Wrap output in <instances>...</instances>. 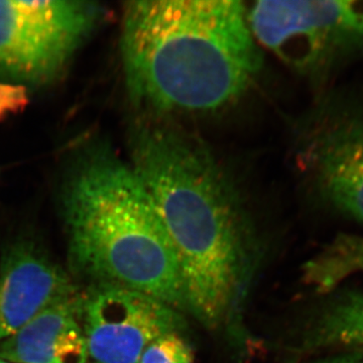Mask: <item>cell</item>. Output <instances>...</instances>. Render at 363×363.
I'll return each mask as SVG.
<instances>
[{"instance_id":"1","label":"cell","mask_w":363,"mask_h":363,"mask_svg":"<svg viewBox=\"0 0 363 363\" xmlns=\"http://www.w3.org/2000/svg\"><path fill=\"white\" fill-rule=\"evenodd\" d=\"M154 118L131 135L130 167L173 245L187 311L209 330L236 327L255 267L242 206L206 145Z\"/></svg>"},{"instance_id":"2","label":"cell","mask_w":363,"mask_h":363,"mask_svg":"<svg viewBox=\"0 0 363 363\" xmlns=\"http://www.w3.org/2000/svg\"><path fill=\"white\" fill-rule=\"evenodd\" d=\"M121 44L131 99L157 117L223 108L262 67L247 9L233 0L128 2Z\"/></svg>"},{"instance_id":"3","label":"cell","mask_w":363,"mask_h":363,"mask_svg":"<svg viewBox=\"0 0 363 363\" xmlns=\"http://www.w3.org/2000/svg\"><path fill=\"white\" fill-rule=\"evenodd\" d=\"M64 213L71 260L82 276L188 312L173 245L130 164L105 150L92 155L69 181Z\"/></svg>"},{"instance_id":"4","label":"cell","mask_w":363,"mask_h":363,"mask_svg":"<svg viewBox=\"0 0 363 363\" xmlns=\"http://www.w3.org/2000/svg\"><path fill=\"white\" fill-rule=\"evenodd\" d=\"M104 16L90 1H0V78L40 85L64 70Z\"/></svg>"},{"instance_id":"5","label":"cell","mask_w":363,"mask_h":363,"mask_svg":"<svg viewBox=\"0 0 363 363\" xmlns=\"http://www.w3.org/2000/svg\"><path fill=\"white\" fill-rule=\"evenodd\" d=\"M247 21L260 45L305 73L363 51V0L259 1Z\"/></svg>"},{"instance_id":"6","label":"cell","mask_w":363,"mask_h":363,"mask_svg":"<svg viewBox=\"0 0 363 363\" xmlns=\"http://www.w3.org/2000/svg\"><path fill=\"white\" fill-rule=\"evenodd\" d=\"M80 320L88 357L95 363H138L155 339L185 333L183 313L154 297L111 284L81 295Z\"/></svg>"},{"instance_id":"7","label":"cell","mask_w":363,"mask_h":363,"mask_svg":"<svg viewBox=\"0 0 363 363\" xmlns=\"http://www.w3.org/2000/svg\"><path fill=\"white\" fill-rule=\"evenodd\" d=\"M305 157L324 201L363 223V104L327 116L308 142Z\"/></svg>"},{"instance_id":"8","label":"cell","mask_w":363,"mask_h":363,"mask_svg":"<svg viewBox=\"0 0 363 363\" xmlns=\"http://www.w3.org/2000/svg\"><path fill=\"white\" fill-rule=\"evenodd\" d=\"M76 293L65 271L37 245L16 243L0 264V341Z\"/></svg>"},{"instance_id":"9","label":"cell","mask_w":363,"mask_h":363,"mask_svg":"<svg viewBox=\"0 0 363 363\" xmlns=\"http://www.w3.org/2000/svg\"><path fill=\"white\" fill-rule=\"evenodd\" d=\"M80 307L78 293L50 306L0 341V358L9 363L87 362Z\"/></svg>"},{"instance_id":"10","label":"cell","mask_w":363,"mask_h":363,"mask_svg":"<svg viewBox=\"0 0 363 363\" xmlns=\"http://www.w3.org/2000/svg\"><path fill=\"white\" fill-rule=\"evenodd\" d=\"M302 348L363 351V292L345 294L327 306L303 339Z\"/></svg>"},{"instance_id":"11","label":"cell","mask_w":363,"mask_h":363,"mask_svg":"<svg viewBox=\"0 0 363 363\" xmlns=\"http://www.w3.org/2000/svg\"><path fill=\"white\" fill-rule=\"evenodd\" d=\"M357 272H363V238L345 234L307 262L304 278L318 292L326 293Z\"/></svg>"},{"instance_id":"12","label":"cell","mask_w":363,"mask_h":363,"mask_svg":"<svg viewBox=\"0 0 363 363\" xmlns=\"http://www.w3.org/2000/svg\"><path fill=\"white\" fill-rule=\"evenodd\" d=\"M194 351L182 332L160 336L143 350L138 363H194Z\"/></svg>"},{"instance_id":"13","label":"cell","mask_w":363,"mask_h":363,"mask_svg":"<svg viewBox=\"0 0 363 363\" xmlns=\"http://www.w3.org/2000/svg\"><path fill=\"white\" fill-rule=\"evenodd\" d=\"M23 97L25 93L18 87L9 84L0 85V116L18 107L21 101H23Z\"/></svg>"},{"instance_id":"14","label":"cell","mask_w":363,"mask_h":363,"mask_svg":"<svg viewBox=\"0 0 363 363\" xmlns=\"http://www.w3.org/2000/svg\"><path fill=\"white\" fill-rule=\"evenodd\" d=\"M315 363H363V351L345 350Z\"/></svg>"},{"instance_id":"15","label":"cell","mask_w":363,"mask_h":363,"mask_svg":"<svg viewBox=\"0 0 363 363\" xmlns=\"http://www.w3.org/2000/svg\"><path fill=\"white\" fill-rule=\"evenodd\" d=\"M0 363H9V362H6V360L1 359V358H0Z\"/></svg>"}]
</instances>
